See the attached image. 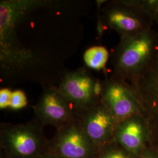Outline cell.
<instances>
[{
  "mask_svg": "<svg viewBox=\"0 0 158 158\" xmlns=\"http://www.w3.org/2000/svg\"><path fill=\"white\" fill-rule=\"evenodd\" d=\"M38 158H62L60 156H58L54 154H52L51 153L46 152L44 153L42 155H40V157Z\"/></svg>",
  "mask_w": 158,
  "mask_h": 158,
  "instance_id": "17",
  "label": "cell"
},
{
  "mask_svg": "<svg viewBox=\"0 0 158 158\" xmlns=\"http://www.w3.org/2000/svg\"><path fill=\"white\" fill-rule=\"evenodd\" d=\"M97 158H134V157L119 145L113 142L100 150Z\"/></svg>",
  "mask_w": 158,
  "mask_h": 158,
  "instance_id": "13",
  "label": "cell"
},
{
  "mask_svg": "<svg viewBox=\"0 0 158 158\" xmlns=\"http://www.w3.org/2000/svg\"><path fill=\"white\" fill-rule=\"evenodd\" d=\"M76 114L82 130L100 151L114 142L118 122L100 97L89 107Z\"/></svg>",
  "mask_w": 158,
  "mask_h": 158,
  "instance_id": "7",
  "label": "cell"
},
{
  "mask_svg": "<svg viewBox=\"0 0 158 158\" xmlns=\"http://www.w3.org/2000/svg\"><path fill=\"white\" fill-rule=\"evenodd\" d=\"M47 152L62 158H97L100 150L86 135L76 116L57 130L49 140Z\"/></svg>",
  "mask_w": 158,
  "mask_h": 158,
  "instance_id": "6",
  "label": "cell"
},
{
  "mask_svg": "<svg viewBox=\"0 0 158 158\" xmlns=\"http://www.w3.org/2000/svg\"><path fill=\"white\" fill-rule=\"evenodd\" d=\"M46 3L36 0L1 1L0 63L3 70L22 72L34 62V53L17 39V26L29 12Z\"/></svg>",
  "mask_w": 158,
  "mask_h": 158,
  "instance_id": "1",
  "label": "cell"
},
{
  "mask_svg": "<svg viewBox=\"0 0 158 158\" xmlns=\"http://www.w3.org/2000/svg\"><path fill=\"white\" fill-rule=\"evenodd\" d=\"M44 127L36 119L25 123H2L0 128V147L8 158H38L47 152L49 140Z\"/></svg>",
  "mask_w": 158,
  "mask_h": 158,
  "instance_id": "3",
  "label": "cell"
},
{
  "mask_svg": "<svg viewBox=\"0 0 158 158\" xmlns=\"http://www.w3.org/2000/svg\"><path fill=\"white\" fill-rule=\"evenodd\" d=\"M84 61L88 68L101 70L106 68L109 58L107 49L102 46L91 47L84 53Z\"/></svg>",
  "mask_w": 158,
  "mask_h": 158,
  "instance_id": "12",
  "label": "cell"
},
{
  "mask_svg": "<svg viewBox=\"0 0 158 158\" xmlns=\"http://www.w3.org/2000/svg\"><path fill=\"white\" fill-rule=\"evenodd\" d=\"M149 134L143 117L134 115L117 124L114 141L135 158L141 153L143 144Z\"/></svg>",
  "mask_w": 158,
  "mask_h": 158,
  "instance_id": "11",
  "label": "cell"
},
{
  "mask_svg": "<svg viewBox=\"0 0 158 158\" xmlns=\"http://www.w3.org/2000/svg\"><path fill=\"white\" fill-rule=\"evenodd\" d=\"M28 104L27 96L22 90L12 91L11 99L9 108L12 110H18L26 107Z\"/></svg>",
  "mask_w": 158,
  "mask_h": 158,
  "instance_id": "14",
  "label": "cell"
},
{
  "mask_svg": "<svg viewBox=\"0 0 158 158\" xmlns=\"http://www.w3.org/2000/svg\"><path fill=\"white\" fill-rule=\"evenodd\" d=\"M138 157V158H158V155L155 153L147 152L144 153H142Z\"/></svg>",
  "mask_w": 158,
  "mask_h": 158,
  "instance_id": "16",
  "label": "cell"
},
{
  "mask_svg": "<svg viewBox=\"0 0 158 158\" xmlns=\"http://www.w3.org/2000/svg\"><path fill=\"white\" fill-rule=\"evenodd\" d=\"M12 91L8 88H3L0 90V108L1 110L9 107L11 99Z\"/></svg>",
  "mask_w": 158,
  "mask_h": 158,
  "instance_id": "15",
  "label": "cell"
},
{
  "mask_svg": "<svg viewBox=\"0 0 158 158\" xmlns=\"http://www.w3.org/2000/svg\"><path fill=\"white\" fill-rule=\"evenodd\" d=\"M101 85L100 97L118 123L134 115L143 116L140 104L128 83L111 76Z\"/></svg>",
  "mask_w": 158,
  "mask_h": 158,
  "instance_id": "9",
  "label": "cell"
},
{
  "mask_svg": "<svg viewBox=\"0 0 158 158\" xmlns=\"http://www.w3.org/2000/svg\"><path fill=\"white\" fill-rule=\"evenodd\" d=\"M156 31L121 38L112 55V76L130 83L145 68L152 53Z\"/></svg>",
  "mask_w": 158,
  "mask_h": 158,
  "instance_id": "2",
  "label": "cell"
},
{
  "mask_svg": "<svg viewBox=\"0 0 158 158\" xmlns=\"http://www.w3.org/2000/svg\"><path fill=\"white\" fill-rule=\"evenodd\" d=\"M155 24H156V25H157V26H158V19H157V21H156V22L155 23Z\"/></svg>",
  "mask_w": 158,
  "mask_h": 158,
  "instance_id": "19",
  "label": "cell"
},
{
  "mask_svg": "<svg viewBox=\"0 0 158 158\" xmlns=\"http://www.w3.org/2000/svg\"><path fill=\"white\" fill-rule=\"evenodd\" d=\"M35 118L43 127L52 125L56 130L73 120L77 114L56 87H46L32 106Z\"/></svg>",
  "mask_w": 158,
  "mask_h": 158,
  "instance_id": "10",
  "label": "cell"
},
{
  "mask_svg": "<svg viewBox=\"0 0 158 158\" xmlns=\"http://www.w3.org/2000/svg\"><path fill=\"white\" fill-rule=\"evenodd\" d=\"M58 89L77 113L89 107L100 98L102 85L82 68L65 74Z\"/></svg>",
  "mask_w": 158,
  "mask_h": 158,
  "instance_id": "8",
  "label": "cell"
},
{
  "mask_svg": "<svg viewBox=\"0 0 158 158\" xmlns=\"http://www.w3.org/2000/svg\"><path fill=\"white\" fill-rule=\"evenodd\" d=\"M0 158H8L4 153L2 151H1V153H0Z\"/></svg>",
  "mask_w": 158,
  "mask_h": 158,
  "instance_id": "18",
  "label": "cell"
},
{
  "mask_svg": "<svg viewBox=\"0 0 158 158\" xmlns=\"http://www.w3.org/2000/svg\"><path fill=\"white\" fill-rule=\"evenodd\" d=\"M128 84L140 104L149 132H158V29L147 66Z\"/></svg>",
  "mask_w": 158,
  "mask_h": 158,
  "instance_id": "5",
  "label": "cell"
},
{
  "mask_svg": "<svg viewBox=\"0 0 158 158\" xmlns=\"http://www.w3.org/2000/svg\"><path fill=\"white\" fill-rule=\"evenodd\" d=\"M102 17L103 25L115 31L121 38L145 32L155 25L142 8L140 0L109 1L102 8Z\"/></svg>",
  "mask_w": 158,
  "mask_h": 158,
  "instance_id": "4",
  "label": "cell"
}]
</instances>
